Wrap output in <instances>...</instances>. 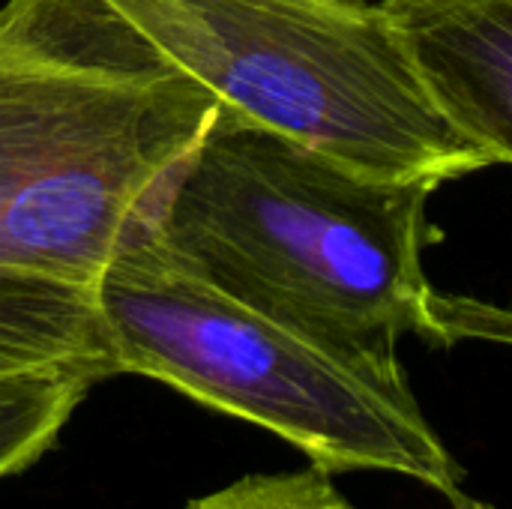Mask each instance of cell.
Masks as SVG:
<instances>
[{"mask_svg":"<svg viewBox=\"0 0 512 509\" xmlns=\"http://www.w3.org/2000/svg\"><path fill=\"white\" fill-rule=\"evenodd\" d=\"M435 189L357 171L219 108L156 234L222 291L318 333L453 342L423 267Z\"/></svg>","mask_w":512,"mask_h":509,"instance_id":"1","label":"cell"},{"mask_svg":"<svg viewBox=\"0 0 512 509\" xmlns=\"http://www.w3.org/2000/svg\"><path fill=\"white\" fill-rule=\"evenodd\" d=\"M117 375L162 381L261 426L330 474L381 471L441 495L462 489L393 345L351 342L258 309L177 258L159 234L96 279Z\"/></svg>","mask_w":512,"mask_h":509,"instance_id":"2","label":"cell"},{"mask_svg":"<svg viewBox=\"0 0 512 509\" xmlns=\"http://www.w3.org/2000/svg\"><path fill=\"white\" fill-rule=\"evenodd\" d=\"M102 3L228 117L393 180L441 186L489 168L432 105L384 3Z\"/></svg>","mask_w":512,"mask_h":509,"instance_id":"3","label":"cell"},{"mask_svg":"<svg viewBox=\"0 0 512 509\" xmlns=\"http://www.w3.org/2000/svg\"><path fill=\"white\" fill-rule=\"evenodd\" d=\"M105 258L66 111L0 51V375L45 366L117 375L93 285Z\"/></svg>","mask_w":512,"mask_h":509,"instance_id":"4","label":"cell"},{"mask_svg":"<svg viewBox=\"0 0 512 509\" xmlns=\"http://www.w3.org/2000/svg\"><path fill=\"white\" fill-rule=\"evenodd\" d=\"M438 114L512 165V0H381Z\"/></svg>","mask_w":512,"mask_h":509,"instance_id":"5","label":"cell"},{"mask_svg":"<svg viewBox=\"0 0 512 509\" xmlns=\"http://www.w3.org/2000/svg\"><path fill=\"white\" fill-rule=\"evenodd\" d=\"M102 378L78 366L0 375V480L39 462Z\"/></svg>","mask_w":512,"mask_h":509,"instance_id":"6","label":"cell"},{"mask_svg":"<svg viewBox=\"0 0 512 509\" xmlns=\"http://www.w3.org/2000/svg\"><path fill=\"white\" fill-rule=\"evenodd\" d=\"M186 509H354L336 489L330 471L309 465L306 471L249 474L219 492L189 501Z\"/></svg>","mask_w":512,"mask_h":509,"instance_id":"7","label":"cell"},{"mask_svg":"<svg viewBox=\"0 0 512 509\" xmlns=\"http://www.w3.org/2000/svg\"><path fill=\"white\" fill-rule=\"evenodd\" d=\"M447 501H450V509H498L495 504H486V501H480V498L465 495L462 489L450 492V495H447Z\"/></svg>","mask_w":512,"mask_h":509,"instance_id":"8","label":"cell"}]
</instances>
